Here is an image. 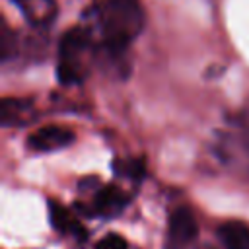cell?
I'll return each mask as SVG.
<instances>
[{
	"mask_svg": "<svg viewBox=\"0 0 249 249\" xmlns=\"http://www.w3.org/2000/svg\"><path fill=\"white\" fill-rule=\"evenodd\" d=\"M91 14L101 35L99 54L124 56L128 43L144 27V12L136 0H99Z\"/></svg>",
	"mask_w": 249,
	"mask_h": 249,
	"instance_id": "cell-1",
	"label": "cell"
},
{
	"mask_svg": "<svg viewBox=\"0 0 249 249\" xmlns=\"http://www.w3.org/2000/svg\"><path fill=\"white\" fill-rule=\"evenodd\" d=\"M91 47L89 31L82 27H70L58 43V66L56 76L60 84H78L84 78V54Z\"/></svg>",
	"mask_w": 249,
	"mask_h": 249,
	"instance_id": "cell-2",
	"label": "cell"
},
{
	"mask_svg": "<svg viewBox=\"0 0 249 249\" xmlns=\"http://www.w3.org/2000/svg\"><path fill=\"white\" fill-rule=\"evenodd\" d=\"M198 233L196 220L193 212L185 206L171 212L167 222V235H165V249H185L195 241Z\"/></svg>",
	"mask_w": 249,
	"mask_h": 249,
	"instance_id": "cell-3",
	"label": "cell"
},
{
	"mask_svg": "<svg viewBox=\"0 0 249 249\" xmlns=\"http://www.w3.org/2000/svg\"><path fill=\"white\" fill-rule=\"evenodd\" d=\"M76 140L72 128L62 124H45L27 136V148L33 152H54L70 146Z\"/></svg>",
	"mask_w": 249,
	"mask_h": 249,
	"instance_id": "cell-4",
	"label": "cell"
},
{
	"mask_svg": "<svg viewBox=\"0 0 249 249\" xmlns=\"http://www.w3.org/2000/svg\"><path fill=\"white\" fill-rule=\"evenodd\" d=\"M126 204V195L123 189H119L117 185H103L93 193L91 198V208L95 214L105 216V218H113L117 216Z\"/></svg>",
	"mask_w": 249,
	"mask_h": 249,
	"instance_id": "cell-5",
	"label": "cell"
},
{
	"mask_svg": "<svg viewBox=\"0 0 249 249\" xmlns=\"http://www.w3.org/2000/svg\"><path fill=\"white\" fill-rule=\"evenodd\" d=\"M23 18L35 25V27H45L49 25L54 16H56V2L54 0H12Z\"/></svg>",
	"mask_w": 249,
	"mask_h": 249,
	"instance_id": "cell-6",
	"label": "cell"
},
{
	"mask_svg": "<svg viewBox=\"0 0 249 249\" xmlns=\"http://www.w3.org/2000/svg\"><path fill=\"white\" fill-rule=\"evenodd\" d=\"M33 101L27 97H4L0 101V123L4 126L21 124L31 115Z\"/></svg>",
	"mask_w": 249,
	"mask_h": 249,
	"instance_id": "cell-7",
	"label": "cell"
},
{
	"mask_svg": "<svg viewBox=\"0 0 249 249\" xmlns=\"http://www.w3.org/2000/svg\"><path fill=\"white\" fill-rule=\"evenodd\" d=\"M49 208H51V224L54 226V230L62 235H72V237H80L84 239L86 237V230L82 228V224L72 216V212L56 202H49Z\"/></svg>",
	"mask_w": 249,
	"mask_h": 249,
	"instance_id": "cell-8",
	"label": "cell"
},
{
	"mask_svg": "<svg viewBox=\"0 0 249 249\" xmlns=\"http://www.w3.org/2000/svg\"><path fill=\"white\" fill-rule=\"evenodd\" d=\"M224 249H249V226L243 222H226L218 228Z\"/></svg>",
	"mask_w": 249,
	"mask_h": 249,
	"instance_id": "cell-9",
	"label": "cell"
},
{
	"mask_svg": "<svg viewBox=\"0 0 249 249\" xmlns=\"http://www.w3.org/2000/svg\"><path fill=\"white\" fill-rule=\"evenodd\" d=\"M115 171L119 175L130 177L134 181H140L144 175V163L142 160H115Z\"/></svg>",
	"mask_w": 249,
	"mask_h": 249,
	"instance_id": "cell-10",
	"label": "cell"
},
{
	"mask_svg": "<svg viewBox=\"0 0 249 249\" xmlns=\"http://www.w3.org/2000/svg\"><path fill=\"white\" fill-rule=\"evenodd\" d=\"M95 249H128V243L119 233H107L97 241Z\"/></svg>",
	"mask_w": 249,
	"mask_h": 249,
	"instance_id": "cell-11",
	"label": "cell"
}]
</instances>
